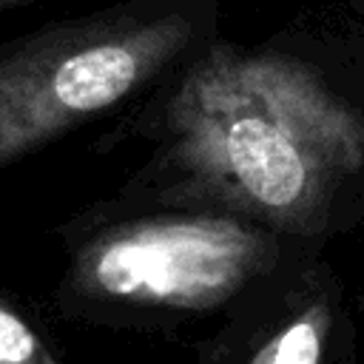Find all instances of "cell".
I'll list each match as a JSON object with an SVG mask.
<instances>
[{
	"mask_svg": "<svg viewBox=\"0 0 364 364\" xmlns=\"http://www.w3.org/2000/svg\"><path fill=\"white\" fill-rule=\"evenodd\" d=\"M156 136L134 205L228 210L310 247L364 216V111L290 54L210 48Z\"/></svg>",
	"mask_w": 364,
	"mask_h": 364,
	"instance_id": "1",
	"label": "cell"
},
{
	"mask_svg": "<svg viewBox=\"0 0 364 364\" xmlns=\"http://www.w3.org/2000/svg\"><path fill=\"white\" fill-rule=\"evenodd\" d=\"M318 247L247 216L210 208H154L91 225L60 284L68 313L94 318L205 316Z\"/></svg>",
	"mask_w": 364,
	"mask_h": 364,
	"instance_id": "2",
	"label": "cell"
},
{
	"mask_svg": "<svg viewBox=\"0 0 364 364\" xmlns=\"http://www.w3.org/2000/svg\"><path fill=\"white\" fill-rule=\"evenodd\" d=\"M185 14H105L0 48V168L111 111L191 46Z\"/></svg>",
	"mask_w": 364,
	"mask_h": 364,
	"instance_id": "3",
	"label": "cell"
},
{
	"mask_svg": "<svg viewBox=\"0 0 364 364\" xmlns=\"http://www.w3.org/2000/svg\"><path fill=\"white\" fill-rule=\"evenodd\" d=\"M316 253L299 256L242 296L199 364H338L353 327L341 284Z\"/></svg>",
	"mask_w": 364,
	"mask_h": 364,
	"instance_id": "4",
	"label": "cell"
},
{
	"mask_svg": "<svg viewBox=\"0 0 364 364\" xmlns=\"http://www.w3.org/2000/svg\"><path fill=\"white\" fill-rule=\"evenodd\" d=\"M0 364H60L34 324L0 296Z\"/></svg>",
	"mask_w": 364,
	"mask_h": 364,
	"instance_id": "5",
	"label": "cell"
},
{
	"mask_svg": "<svg viewBox=\"0 0 364 364\" xmlns=\"http://www.w3.org/2000/svg\"><path fill=\"white\" fill-rule=\"evenodd\" d=\"M17 3H23V0H0V9H9V6H17Z\"/></svg>",
	"mask_w": 364,
	"mask_h": 364,
	"instance_id": "6",
	"label": "cell"
}]
</instances>
